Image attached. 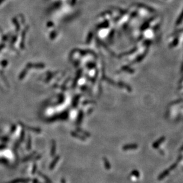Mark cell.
<instances>
[{
	"instance_id": "obj_1",
	"label": "cell",
	"mask_w": 183,
	"mask_h": 183,
	"mask_svg": "<svg viewBox=\"0 0 183 183\" xmlns=\"http://www.w3.org/2000/svg\"><path fill=\"white\" fill-rule=\"evenodd\" d=\"M20 125L23 126L24 128H25L26 129L30 130V131L33 132H35V133H39L41 132V130H40V129H39L34 128V127H30V126H28L25 125V124H24V123H20Z\"/></svg>"
},
{
	"instance_id": "obj_2",
	"label": "cell",
	"mask_w": 183,
	"mask_h": 183,
	"mask_svg": "<svg viewBox=\"0 0 183 183\" xmlns=\"http://www.w3.org/2000/svg\"><path fill=\"white\" fill-rule=\"evenodd\" d=\"M137 147L136 145H125L123 147V149L124 150L130 149H135Z\"/></svg>"
},
{
	"instance_id": "obj_3",
	"label": "cell",
	"mask_w": 183,
	"mask_h": 183,
	"mask_svg": "<svg viewBox=\"0 0 183 183\" xmlns=\"http://www.w3.org/2000/svg\"><path fill=\"white\" fill-rule=\"evenodd\" d=\"M58 159H59V157H57L55 159H54V161L52 162V164H51V165L50 166V169H51V170H52V169L53 168V167H55V165H56V164L58 161Z\"/></svg>"
},
{
	"instance_id": "obj_4",
	"label": "cell",
	"mask_w": 183,
	"mask_h": 183,
	"mask_svg": "<svg viewBox=\"0 0 183 183\" xmlns=\"http://www.w3.org/2000/svg\"><path fill=\"white\" fill-rule=\"evenodd\" d=\"M56 152V144L55 143V142H52V152H51V155L52 156H53L54 154Z\"/></svg>"
},
{
	"instance_id": "obj_5",
	"label": "cell",
	"mask_w": 183,
	"mask_h": 183,
	"mask_svg": "<svg viewBox=\"0 0 183 183\" xmlns=\"http://www.w3.org/2000/svg\"><path fill=\"white\" fill-rule=\"evenodd\" d=\"M104 162H105V164H106V165H106V168H107V169L110 168V164H109V161H108L106 159H104Z\"/></svg>"
},
{
	"instance_id": "obj_6",
	"label": "cell",
	"mask_w": 183,
	"mask_h": 183,
	"mask_svg": "<svg viewBox=\"0 0 183 183\" xmlns=\"http://www.w3.org/2000/svg\"><path fill=\"white\" fill-rule=\"evenodd\" d=\"M31 142H32V141H31L30 137V136H29V144H28V147H27L28 150H30V147L29 145H30V144H31Z\"/></svg>"
}]
</instances>
